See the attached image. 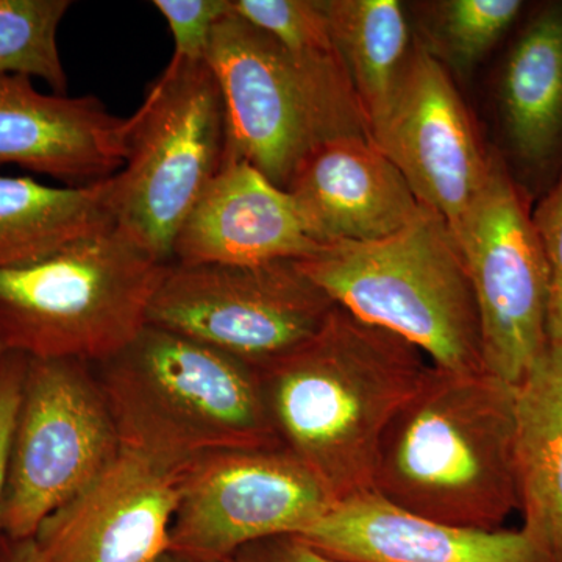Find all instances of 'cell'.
<instances>
[{
    "label": "cell",
    "mask_w": 562,
    "mask_h": 562,
    "mask_svg": "<svg viewBox=\"0 0 562 562\" xmlns=\"http://www.w3.org/2000/svg\"><path fill=\"white\" fill-rule=\"evenodd\" d=\"M430 366L413 344L336 305L314 338L258 373L281 446L339 502L372 491L384 431Z\"/></svg>",
    "instance_id": "obj_1"
},
{
    "label": "cell",
    "mask_w": 562,
    "mask_h": 562,
    "mask_svg": "<svg viewBox=\"0 0 562 562\" xmlns=\"http://www.w3.org/2000/svg\"><path fill=\"white\" fill-rule=\"evenodd\" d=\"M516 386L430 366L384 431L372 491L438 522L503 530L519 512Z\"/></svg>",
    "instance_id": "obj_2"
},
{
    "label": "cell",
    "mask_w": 562,
    "mask_h": 562,
    "mask_svg": "<svg viewBox=\"0 0 562 562\" xmlns=\"http://www.w3.org/2000/svg\"><path fill=\"white\" fill-rule=\"evenodd\" d=\"M92 366L125 449L184 469L222 450L283 447L257 369L190 336L147 324Z\"/></svg>",
    "instance_id": "obj_3"
},
{
    "label": "cell",
    "mask_w": 562,
    "mask_h": 562,
    "mask_svg": "<svg viewBox=\"0 0 562 562\" xmlns=\"http://www.w3.org/2000/svg\"><path fill=\"white\" fill-rule=\"evenodd\" d=\"M297 262L336 305L401 336L435 368L484 372L475 292L460 243L438 211L422 205L387 238L330 244Z\"/></svg>",
    "instance_id": "obj_4"
},
{
    "label": "cell",
    "mask_w": 562,
    "mask_h": 562,
    "mask_svg": "<svg viewBox=\"0 0 562 562\" xmlns=\"http://www.w3.org/2000/svg\"><path fill=\"white\" fill-rule=\"evenodd\" d=\"M206 63L225 106V160L249 162L280 190L322 144L369 138L368 114L338 52L291 54L232 10L214 27Z\"/></svg>",
    "instance_id": "obj_5"
},
{
    "label": "cell",
    "mask_w": 562,
    "mask_h": 562,
    "mask_svg": "<svg viewBox=\"0 0 562 562\" xmlns=\"http://www.w3.org/2000/svg\"><path fill=\"white\" fill-rule=\"evenodd\" d=\"M169 266L114 225L0 271V344L25 357L99 364L149 322Z\"/></svg>",
    "instance_id": "obj_6"
},
{
    "label": "cell",
    "mask_w": 562,
    "mask_h": 562,
    "mask_svg": "<svg viewBox=\"0 0 562 562\" xmlns=\"http://www.w3.org/2000/svg\"><path fill=\"white\" fill-rule=\"evenodd\" d=\"M127 121L125 162L113 177L116 227L172 265L181 225L225 160L227 120L213 69L171 58Z\"/></svg>",
    "instance_id": "obj_7"
},
{
    "label": "cell",
    "mask_w": 562,
    "mask_h": 562,
    "mask_svg": "<svg viewBox=\"0 0 562 562\" xmlns=\"http://www.w3.org/2000/svg\"><path fill=\"white\" fill-rule=\"evenodd\" d=\"M121 450L94 366L27 357L0 513L2 535L35 538L41 524L90 486Z\"/></svg>",
    "instance_id": "obj_8"
},
{
    "label": "cell",
    "mask_w": 562,
    "mask_h": 562,
    "mask_svg": "<svg viewBox=\"0 0 562 562\" xmlns=\"http://www.w3.org/2000/svg\"><path fill=\"white\" fill-rule=\"evenodd\" d=\"M335 306L297 260L172 262L147 324L190 336L260 371L314 338Z\"/></svg>",
    "instance_id": "obj_9"
},
{
    "label": "cell",
    "mask_w": 562,
    "mask_h": 562,
    "mask_svg": "<svg viewBox=\"0 0 562 562\" xmlns=\"http://www.w3.org/2000/svg\"><path fill=\"white\" fill-rule=\"evenodd\" d=\"M453 233L479 305L484 371L517 386L549 350L550 272L531 214L498 155Z\"/></svg>",
    "instance_id": "obj_10"
},
{
    "label": "cell",
    "mask_w": 562,
    "mask_h": 562,
    "mask_svg": "<svg viewBox=\"0 0 562 562\" xmlns=\"http://www.w3.org/2000/svg\"><path fill=\"white\" fill-rule=\"evenodd\" d=\"M333 503L284 447L209 453L181 476L169 550L195 562L231 561L249 543L302 535Z\"/></svg>",
    "instance_id": "obj_11"
},
{
    "label": "cell",
    "mask_w": 562,
    "mask_h": 562,
    "mask_svg": "<svg viewBox=\"0 0 562 562\" xmlns=\"http://www.w3.org/2000/svg\"><path fill=\"white\" fill-rule=\"evenodd\" d=\"M369 139L401 171L422 205L452 231L479 198L492 154L449 70L414 41L382 105L369 116Z\"/></svg>",
    "instance_id": "obj_12"
},
{
    "label": "cell",
    "mask_w": 562,
    "mask_h": 562,
    "mask_svg": "<svg viewBox=\"0 0 562 562\" xmlns=\"http://www.w3.org/2000/svg\"><path fill=\"white\" fill-rule=\"evenodd\" d=\"M184 469L122 447L36 531L41 562H151L169 552Z\"/></svg>",
    "instance_id": "obj_13"
},
{
    "label": "cell",
    "mask_w": 562,
    "mask_h": 562,
    "mask_svg": "<svg viewBox=\"0 0 562 562\" xmlns=\"http://www.w3.org/2000/svg\"><path fill=\"white\" fill-rule=\"evenodd\" d=\"M127 117L94 95L44 94L24 76H0V168L20 166L68 188L116 176Z\"/></svg>",
    "instance_id": "obj_14"
},
{
    "label": "cell",
    "mask_w": 562,
    "mask_h": 562,
    "mask_svg": "<svg viewBox=\"0 0 562 562\" xmlns=\"http://www.w3.org/2000/svg\"><path fill=\"white\" fill-rule=\"evenodd\" d=\"M286 192L321 247L387 238L422 206L401 171L364 136L322 144L299 166Z\"/></svg>",
    "instance_id": "obj_15"
},
{
    "label": "cell",
    "mask_w": 562,
    "mask_h": 562,
    "mask_svg": "<svg viewBox=\"0 0 562 562\" xmlns=\"http://www.w3.org/2000/svg\"><path fill=\"white\" fill-rule=\"evenodd\" d=\"M299 536L346 562H549L522 530L484 531L438 522L406 512L375 491L333 503Z\"/></svg>",
    "instance_id": "obj_16"
},
{
    "label": "cell",
    "mask_w": 562,
    "mask_h": 562,
    "mask_svg": "<svg viewBox=\"0 0 562 562\" xmlns=\"http://www.w3.org/2000/svg\"><path fill=\"white\" fill-rule=\"evenodd\" d=\"M321 249L286 191L243 160H224L181 225L176 265L305 260Z\"/></svg>",
    "instance_id": "obj_17"
},
{
    "label": "cell",
    "mask_w": 562,
    "mask_h": 562,
    "mask_svg": "<svg viewBox=\"0 0 562 562\" xmlns=\"http://www.w3.org/2000/svg\"><path fill=\"white\" fill-rule=\"evenodd\" d=\"M514 460L522 532L562 562V349L549 347L516 386Z\"/></svg>",
    "instance_id": "obj_18"
},
{
    "label": "cell",
    "mask_w": 562,
    "mask_h": 562,
    "mask_svg": "<svg viewBox=\"0 0 562 562\" xmlns=\"http://www.w3.org/2000/svg\"><path fill=\"white\" fill-rule=\"evenodd\" d=\"M114 225L113 177L81 188L0 177V271L44 260Z\"/></svg>",
    "instance_id": "obj_19"
},
{
    "label": "cell",
    "mask_w": 562,
    "mask_h": 562,
    "mask_svg": "<svg viewBox=\"0 0 562 562\" xmlns=\"http://www.w3.org/2000/svg\"><path fill=\"white\" fill-rule=\"evenodd\" d=\"M501 98L514 151L528 162L547 160L562 138V5L536 14L517 40Z\"/></svg>",
    "instance_id": "obj_20"
},
{
    "label": "cell",
    "mask_w": 562,
    "mask_h": 562,
    "mask_svg": "<svg viewBox=\"0 0 562 562\" xmlns=\"http://www.w3.org/2000/svg\"><path fill=\"white\" fill-rule=\"evenodd\" d=\"M333 44L362 109L382 105L412 50L405 10L397 0H324Z\"/></svg>",
    "instance_id": "obj_21"
},
{
    "label": "cell",
    "mask_w": 562,
    "mask_h": 562,
    "mask_svg": "<svg viewBox=\"0 0 562 562\" xmlns=\"http://www.w3.org/2000/svg\"><path fill=\"white\" fill-rule=\"evenodd\" d=\"M70 7L69 0H0V76L36 77L66 94L57 35Z\"/></svg>",
    "instance_id": "obj_22"
},
{
    "label": "cell",
    "mask_w": 562,
    "mask_h": 562,
    "mask_svg": "<svg viewBox=\"0 0 562 562\" xmlns=\"http://www.w3.org/2000/svg\"><path fill=\"white\" fill-rule=\"evenodd\" d=\"M519 0H442L422 7L419 41L443 66L469 70L519 16Z\"/></svg>",
    "instance_id": "obj_23"
},
{
    "label": "cell",
    "mask_w": 562,
    "mask_h": 562,
    "mask_svg": "<svg viewBox=\"0 0 562 562\" xmlns=\"http://www.w3.org/2000/svg\"><path fill=\"white\" fill-rule=\"evenodd\" d=\"M232 10L291 54L336 50L324 0H232Z\"/></svg>",
    "instance_id": "obj_24"
},
{
    "label": "cell",
    "mask_w": 562,
    "mask_h": 562,
    "mask_svg": "<svg viewBox=\"0 0 562 562\" xmlns=\"http://www.w3.org/2000/svg\"><path fill=\"white\" fill-rule=\"evenodd\" d=\"M173 38L172 58L205 61L217 22L232 13V0H155Z\"/></svg>",
    "instance_id": "obj_25"
},
{
    "label": "cell",
    "mask_w": 562,
    "mask_h": 562,
    "mask_svg": "<svg viewBox=\"0 0 562 562\" xmlns=\"http://www.w3.org/2000/svg\"><path fill=\"white\" fill-rule=\"evenodd\" d=\"M550 272L549 347L562 349V176L531 214Z\"/></svg>",
    "instance_id": "obj_26"
},
{
    "label": "cell",
    "mask_w": 562,
    "mask_h": 562,
    "mask_svg": "<svg viewBox=\"0 0 562 562\" xmlns=\"http://www.w3.org/2000/svg\"><path fill=\"white\" fill-rule=\"evenodd\" d=\"M25 364H27V357L14 351H7L0 360V513H2L3 495H5L11 438H13L14 422L20 408Z\"/></svg>",
    "instance_id": "obj_27"
},
{
    "label": "cell",
    "mask_w": 562,
    "mask_h": 562,
    "mask_svg": "<svg viewBox=\"0 0 562 562\" xmlns=\"http://www.w3.org/2000/svg\"><path fill=\"white\" fill-rule=\"evenodd\" d=\"M232 562H346L327 557L301 536L284 535L243 547Z\"/></svg>",
    "instance_id": "obj_28"
},
{
    "label": "cell",
    "mask_w": 562,
    "mask_h": 562,
    "mask_svg": "<svg viewBox=\"0 0 562 562\" xmlns=\"http://www.w3.org/2000/svg\"><path fill=\"white\" fill-rule=\"evenodd\" d=\"M0 562H41L33 539H11L0 535Z\"/></svg>",
    "instance_id": "obj_29"
},
{
    "label": "cell",
    "mask_w": 562,
    "mask_h": 562,
    "mask_svg": "<svg viewBox=\"0 0 562 562\" xmlns=\"http://www.w3.org/2000/svg\"><path fill=\"white\" fill-rule=\"evenodd\" d=\"M151 562H195L190 560V558L181 557L179 553H173L171 550L169 552L162 553L161 557H158L157 560Z\"/></svg>",
    "instance_id": "obj_30"
},
{
    "label": "cell",
    "mask_w": 562,
    "mask_h": 562,
    "mask_svg": "<svg viewBox=\"0 0 562 562\" xmlns=\"http://www.w3.org/2000/svg\"><path fill=\"white\" fill-rule=\"evenodd\" d=\"M5 353H7V350H5V349H3L2 344H0V360H2V357H3V355H5Z\"/></svg>",
    "instance_id": "obj_31"
},
{
    "label": "cell",
    "mask_w": 562,
    "mask_h": 562,
    "mask_svg": "<svg viewBox=\"0 0 562 562\" xmlns=\"http://www.w3.org/2000/svg\"><path fill=\"white\" fill-rule=\"evenodd\" d=\"M225 562H232V561H225Z\"/></svg>",
    "instance_id": "obj_32"
}]
</instances>
